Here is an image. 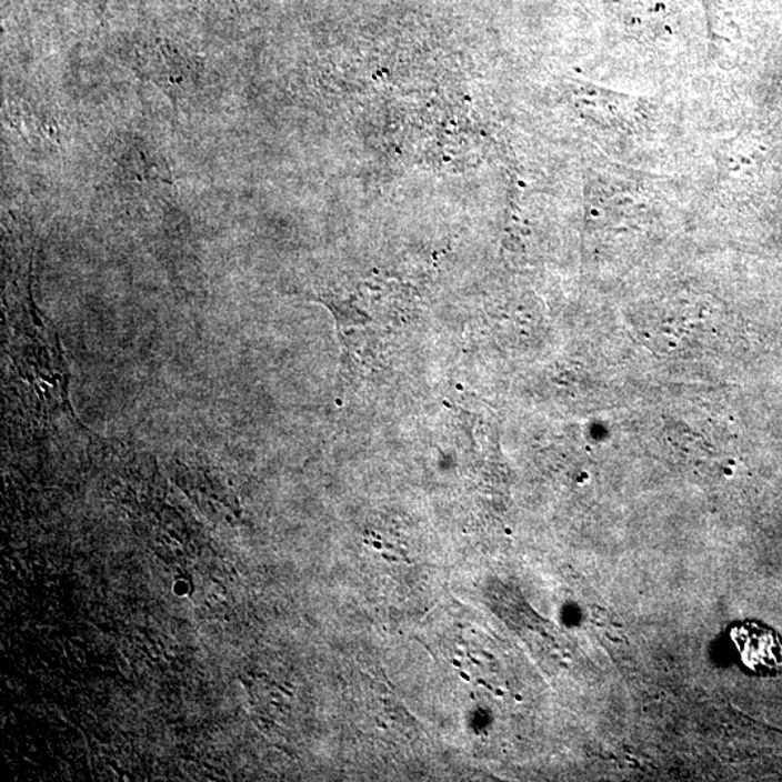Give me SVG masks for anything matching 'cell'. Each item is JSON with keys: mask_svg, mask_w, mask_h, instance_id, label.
<instances>
[{"mask_svg": "<svg viewBox=\"0 0 782 782\" xmlns=\"http://www.w3.org/2000/svg\"><path fill=\"white\" fill-rule=\"evenodd\" d=\"M461 676H462V679L470 681V676L464 674V672H461Z\"/></svg>", "mask_w": 782, "mask_h": 782, "instance_id": "7a4b0ae2", "label": "cell"}, {"mask_svg": "<svg viewBox=\"0 0 782 782\" xmlns=\"http://www.w3.org/2000/svg\"><path fill=\"white\" fill-rule=\"evenodd\" d=\"M731 641L753 674L772 675L782 670V641L771 628L756 622L734 624Z\"/></svg>", "mask_w": 782, "mask_h": 782, "instance_id": "6da1fadb", "label": "cell"}]
</instances>
